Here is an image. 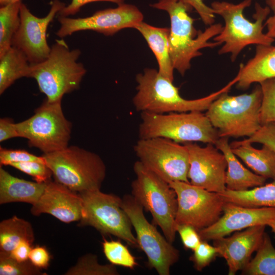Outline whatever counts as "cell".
<instances>
[{"instance_id":"cell-1","label":"cell","mask_w":275,"mask_h":275,"mask_svg":"<svg viewBox=\"0 0 275 275\" xmlns=\"http://www.w3.org/2000/svg\"><path fill=\"white\" fill-rule=\"evenodd\" d=\"M153 8L166 11L170 17V55L174 69L183 76L191 67V60L200 56L204 48H214L219 44L210 40L223 29L221 23H213L204 31H197L195 19L188 14L193 9L179 0H159L150 5Z\"/></svg>"},{"instance_id":"cell-2","label":"cell","mask_w":275,"mask_h":275,"mask_svg":"<svg viewBox=\"0 0 275 275\" xmlns=\"http://www.w3.org/2000/svg\"><path fill=\"white\" fill-rule=\"evenodd\" d=\"M238 79L236 75L220 90L202 98L185 99L179 88L153 68H145L136 75L137 92L132 102L135 109L141 112L167 114L172 112H203L223 93L229 92Z\"/></svg>"},{"instance_id":"cell-3","label":"cell","mask_w":275,"mask_h":275,"mask_svg":"<svg viewBox=\"0 0 275 275\" xmlns=\"http://www.w3.org/2000/svg\"><path fill=\"white\" fill-rule=\"evenodd\" d=\"M252 2V0H243L235 4L226 1H214L211 4L214 14L221 16L225 22L222 31L213 40L219 45L223 44L218 54L230 53L232 62L248 45H269L274 41L263 32V22L271 10L268 6L262 7L256 3L253 16L255 21H251L245 17L243 11L251 5Z\"/></svg>"},{"instance_id":"cell-4","label":"cell","mask_w":275,"mask_h":275,"mask_svg":"<svg viewBox=\"0 0 275 275\" xmlns=\"http://www.w3.org/2000/svg\"><path fill=\"white\" fill-rule=\"evenodd\" d=\"M80 54L79 49L70 50L63 39L56 40L44 61L31 64L29 77L36 80L47 101H62L65 94L79 89L87 72L77 61Z\"/></svg>"},{"instance_id":"cell-5","label":"cell","mask_w":275,"mask_h":275,"mask_svg":"<svg viewBox=\"0 0 275 275\" xmlns=\"http://www.w3.org/2000/svg\"><path fill=\"white\" fill-rule=\"evenodd\" d=\"M228 92L223 93L210 104L206 116L219 138L252 136L261 126L262 93L260 85L250 93L233 96Z\"/></svg>"},{"instance_id":"cell-6","label":"cell","mask_w":275,"mask_h":275,"mask_svg":"<svg viewBox=\"0 0 275 275\" xmlns=\"http://www.w3.org/2000/svg\"><path fill=\"white\" fill-rule=\"evenodd\" d=\"M54 181L77 193L100 189L106 176L105 164L97 154L70 146L43 154Z\"/></svg>"},{"instance_id":"cell-7","label":"cell","mask_w":275,"mask_h":275,"mask_svg":"<svg viewBox=\"0 0 275 275\" xmlns=\"http://www.w3.org/2000/svg\"><path fill=\"white\" fill-rule=\"evenodd\" d=\"M135 178L131 183V195L146 211L155 225L161 229L171 243L175 241L177 198L169 183L138 160L133 165Z\"/></svg>"},{"instance_id":"cell-8","label":"cell","mask_w":275,"mask_h":275,"mask_svg":"<svg viewBox=\"0 0 275 275\" xmlns=\"http://www.w3.org/2000/svg\"><path fill=\"white\" fill-rule=\"evenodd\" d=\"M202 112H141L139 139L163 138L179 143L200 142L214 144L219 138L218 131Z\"/></svg>"},{"instance_id":"cell-9","label":"cell","mask_w":275,"mask_h":275,"mask_svg":"<svg viewBox=\"0 0 275 275\" xmlns=\"http://www.w3.org/2000/svg\"><path fill=\"white\" fill-rule=\"evenodd\" d=\"M61 101L45 100L33 116L15 123L19 138L26 139L30 147L39 149L43 154L68 146L72 123L63 113Z\"/></svg>"},{"instance_id":"cell-10","label":"cell","mask_w":275,"mask_h":275,"mask_svg":"<svg viewBox=\"0 0 275 275\" xmlns=\"http://www.w3.org/2000/svg\"><path fill=\"white\" fill-rule=\"evenodd\" d=\"M83 205L80 226H91L102 235H112L134 248L139 245L132 231V226L122 206V198L100 189L79 193Z\"/></svg>"},{"instance_id":"cell-11","label":"cell","mask_w":275,"mask_h":275,"mask_svg":"<svg viewBox=\"0 0 275 275\" xmlns=\"http://www.w3.org/2000/svg\"><path fill=\"white\" fill-rule=\"evenodd\" d=\"M122 206L135 232L139 248L147 256L149 267L159 275H170L171 267L179 260V250L148 221L143 207L132 195L123 197Z\"/></svg>"},{"instance_id":"cell-12","label":"cell","mask_w":275,"mask_h":275,"mask_svg":"<svg viewBox=\"0 0 275 275\" xmlns=\"http://www.w3.org/2000/svg\"><path fill=\"white\" fill-rule=\"evenodd\" d=\"M133 150L144 166L168 183H189V154L184 144L163 138L139 139Z\"/></svg>"},{"instance_id":"cell-13","label":"cell","mask_w":275,"mask_h":275,"mask_svg":"<svg viewBox=\"0 0 275 275\" xmlns=\"http://www.w3.org/2000/svg\"><path fill=\"white\" fill-rule=\"evenodd\" d=\"M169 184L177 198L176 225H189L199 232L213 224L221 216L225 201L219 193L183 181H173Z\"/></svg>"},{"instance_id":"cell-14","label":"cell","mask_w":275,"mask_h":275,"mask_svg":"<svg viewBox=\"0 0 275 275\" xmlns=\"http://www.w3.org/2000/svg\"><path fill=\"white\" fill-rule=\"evenodd\" d=\"M143 18V13L137 7L123 3L115 8L97 11L87 17L58 16L61 26L56 34L63 38L78 31L90 30L112 36L122 29L134 28Z\"/></svg>"},{"instance_id":"cell-15","label":"cell","mask_w":275,"mask_h":275,"mask_svg":"<svg viewBox=\"0 0 275 275\" xmlns=\"http://www.w3.org/2000/svg\"><path fill=\"white\" fill-rule=\"evenodd\" d=\"M65 6V4L60 0H53L47 15L43 17H38L21 2L20 23L13 36L12 46L24 53L30 64L40 63L49 56L51 47L47 41V28L55 16Z\"/></svg>"},{"instance_id":"cell-16","label":"cell","mask_w":275,"mask_h":275,"mask_svg":"<svg viewBox=\"0 0 275 275\" xmlns=\"http://www.w3.org/2000/svg\"><path fill=\"white\" fill-rule=\"evenodd\" d=\"M189 154L187 177L189 183L209 191L222 193L225 183L227 163L224 154L214 144L201 147L197 143H184Z\"/></svg>"},{"instance_id":"cell-17","label":"cell","mask_w":275,"mask_h":275,"mask_svg":"<svg viewBox=\"0 0 275 275\" xmlns=\"http://www.w3.org/2000/svg\"><path fill=\"white\" fill-rule=\"evenodd\" d=\"M223 214L212 225L199 231L202 240H214L275 219V208L244 207L225 202Z\"/></svg>"},{"instance_id":"cell-18","label":"cell","mask_w":275,"mask_h":275,"mask_svg":"<svg viewBox=\"0 0 275 275\" xmlns=\"http://www.w3.org/2000/svg\"><path fill=\"white\" fill-rule=\"evenodd\" d=\"M265 227L264 225L252 226L242 231H236L231 236L213 240L218 257L226 261L229 275L235 274L248 264L262 241Z\"/></svg>"},{"instance_id":"cell-19","label":"cell","mask_w":275,"mask_h":275,"mask_svg":"<svg viewBox=\"0 0 275 275\" xmlns=\"http://www.w3.org/2000/svg\"><path fill=\"white\" fill-rule=\"evenodd\" d=\"M82 210V200L79 193L56 181H50L37 202L32 205L31 213L34 216L47 213L62 222L69 223L79 221Z\"/></svg>"},{"instance_id":"cell-20","label":"cell","mask_w":275,"mask_h":275,"mask_svg":"<svg viewBox=\"0 0 275 275\" xmlns=\"http://www.w3.org/2000/svg\"><path fill=\"white\" fill-rule=\"evenodd\" d=\"M237 75L236 87L243 90L252 84L275 78V46L257 45L254 56L245 64H240Z\"/></svg>"},{"instance_id":"cell-21","label":"cell","mask_w":275,"mask_h":275,"mask_svg":"<svg viewBox=\"0 0 275 275\" xmlns=\"http://www.w3.org/2000/svg\"><path fill=\"white\" fill-rule=\"evenodd\" d=\"M214 145L224 154L227 161L226 189L244 191L265 184V178L251 172L239 161L231 150L228 138H219Z\"/></svg>"},{"instance_id":"cell-22","label":"cell","mask_w":275,"mask_h":275,"mask_svg":"<svg viewBox=\"0 0 275 275\" xmlns=\"http://www.w3.org/2000/svg\"><path fill=\"white\" fill-rule=\"evenodd\" d=\"M47 183L32 182L13 176L0 167V204L12 202L36 204Z\"/></svg>"},{"instance_id":"cell-23","label":"cell","mask_w":275,"mask_h":275,"mask_svg":"<svg viewBox=\"0 0 275 275\" xmlns=\"http://www.w3.org/2000/svg\"><path fill=\"white\" fill-rule=\"evenodd\" d=\"M134 29L142 34L154 54L159 73L173 82L174 68L169 51L170 28L155 27L142 21Z\"/></svg>"},{"instance_id":"cell-24","label":"cell","mask_w":275,"mask_h":275,"mask_svg":"<svg viewBox=\"0 0 275 275\" xmlns=\"http://www.w3.org/2000/svg\"><path fill=\"white\" fill-rule=\"evenodd\" d=\"M231 150L253 171L266 179H275V152L267 146L257 149L243 140L230 144Z\"/></svg>"},{"instance_id":"cell-25","label":"cell","mask_w":275,"mask_h":275,"mask_svg":"<svg viewBox=\"0 0 275 275\" xmlns=\"http://www.w3.org/2000/svg\"><path fill=\"white\" fill-rule=\"evenodd\" d=\"M219 194L225 202L242 206L275 208V179L269 183L246 190L226 189Z\"/></svg>"},{"instance_id":"cell-26","label":"cell","mask_w":275,"mask_h":275,"mask_svg":"<svg viewBox=\"0 0 275 275\" xmlns=\"http://www.w3.org/2000/svg\"><path fill=\"white\" fill-rule=\"evenodd\" d=\"M30 66L24 53L13 46L0 57V94L16 80L29 77Z\"/></svg>"},{"instance_id":"cell-27","label":"cell","mask_w":275,"mask_h":275,"mask_svg":"<svg viewBox=\"0 0 275 275\" xmlns=\"http://www.w3.org/2000/svg\"><path fill=\"white\" fill-rule=\"evenodd\" d=\"M35 235L31 223L14 215L0 223V252L10 254L21 241L32 244Z\"/></svg>"},{"instance_id":"cell-28","label":"cell","mask_w":275,"mask_h":275,"mask_svg":"<svg viewBox=\"0 0 275 275\" xmlns=\"http://www.w3.org/2000/svg\"><path fill=\"white\" fill-rule=\"evenodd\" d=\"M254 258L242 270V274L275 275V248L265 233Z\"/></svg>"},{"instance_id":"cell-29","label":"cell","mask_w":275,"mask_h":275,"mask_svg":"<svg viewBox=\"0 0 275 275\" xmlns=\"http://www.w3.org/2000/svg\"><path fill=\"white\" fill-rule=\"evenodd\" d=\"M21 1L1 6L0 57L11 47L14 35L20 23V6Z\"/></svg>"},{"instance_id":"cell-30","label":"cell","mask_w":275,"mask_h":275,"mask_svg":"<svg viewBox=\"0 0 275 275\" xmlns=\"http://www.w3.org/2000/svg\"><path fill=\"white\" fill-rule=\"evenodd\" d=\"M65 275H118L115 265L100 264L96 255L89 253L78 258L76 263Z\"/></svg>"},{"instance_id":"cell-31","label":"cell","mask_w":275,"mask_h":275,"mask_svg":"<svg viewBox=\"0 0 275 275\" xmlns=\"http://www.w3.org/2000/svg\"><path fill=\"white\" fill-rule=\"evenodd\" d=\"M102 245L103 253L111 264L130 269H134L138 265L135 258L121 241L103 239Z\"/></svg>"},{"instance_id":"cell-32","label":"cell","mask_w":275,"mask_h":275,"mask_svg":"<svg viewBox=\"0 0 275 275\" xmlns=\"http://www.w3.org/2000/svg\"><path fill=\"white\" fill-rule=\"evenodd\" d=\"M262 93L260 111L261 126L275 122V78L264 80L259 84Z\"/></svg>"},{"instance_id":"cell-33","label":"cell","mask_w":275,"mask_h":275,"mask_svg":"<svg viewBox=\"0 0 275 275\" xmlns=\"http://www.w3.org/2000/svg\"><path fill=\"white\" fill-rule=\"evenodd\" d=\"M42 275L41 269L30 260L20 262L10 255L0 252V275Z\"/></svg>"},{"instance_id":"cell-34","label":"cell","mask_w":275,"mask_h":275,"mask_svg":"<svg viewBox=\"0 0 275 275\" xmlns=\"http://www.w3.org/2000/svg\"><path fill=\"white\" fill-rule=\"evenodd\" d=\"M31 176L39 183H48L52 173L45 161H32L12 163L9 165Z\"/></svg>"},{"instance_id":"cell-35","label":"cell","mask_w":275,"mask_h":275,"mask_svg":"<svg viewBox=\"0 0 275 275\" xmlns=\"http://www.w3.org/2000/svg\"><path fill=\"white\" fill-rule=\"evenodd\" d=\"M193 252L189 259L193 263L194 268L199 271L209 265L218 257L216 248L205 240H202Z\"/></svg>"},{"instance_id":"cell-36","label":"cell","mask_w":275,"mask_h":275,"mask_svg":"<svg viewBox=\"0 0 275 275\" xmlns=\"http://www.w3.org/2000/svg\"><path fill=\"white\" fill-rule=\"evenodd\" d=\"M32 161H44V160L42 156H36L25 150L0 147L1 166H9L15 162Z\"/></svg>"},{"instance_id":"cell-37","label":"cell","mask_w":275,"mask_h":275,"mask_svg":"<svg viewBox=\"0 0 275 275\" xmlns=\"http://www.w3.org/2000/svg\"><path fill=\"white\" fill-rule=\"evenodd\" d=\"M243 141L267 146L275 152V122L262 125L254 134Z\"/></svg>"},{"instance_id":"cell-38","label":"cell","mask_w":275,"mask_h":275,"mask_svg":"<svg viewBox=\"0 0 275 275\" xmlns=\"http://www.w3.org/2000/svg\"><path fill=\"white\" fill-rule=\"evenodd\" d=\"M176 230L185 249L193 251L202 241L199 232L191 226L176 224Z\"/></svg>"},{"instance_id":"cell-39","label":"cell","mask_w":275,"mask_h":275,"mask_svg":"<svg viewBox=\"0 0 275 275\" xmlns=\"http://www.w3.org/2000/svg\"><path fill=\"white\" fill-rule=\"evenodd\" d=\"M194 9L206 25L214 23L215 14L211 7L206 5L203 0H179Z\"/></svg>"},{"instance_id":"cell-40","label":"cell","mask_w":275,"mask_h":275,"mask_svg":"<svg viewBox=\"0 0 275 275\" xmlns=\"http://www.w3.org/2000/svg\"><path fill=\"white\" fill-rule=\"evenodd\" d=\"M29 258L37 268L40 269H46L49 264L50 256L46 248L37 246L31 249Z\"/></svg>"},{"instance_id":"cell-41","label":"cell","mask_w":275,"mask_h":275,"mask_svg":"<svg viewBox=\"0 0 275 275\" xmlns=\"http://www.w3.org/2000/svg\"><path fill=\"white\" fill-rule=\"evenodd\" d=\"M109 2L120 5L124 3V0H71V3L65 6L58 14V16L68 17L78 12L85 5L96 2Z\"/></svg>"},{"instance_id":"cell-42","label":"cell","mask_w":275,"mask_h":275,"mask_svg":"<svg viewBox=\"0 0 275 275\" xmlns=\"http://www.w3.org/2000/svg\"><path fill=\"white\" fill-rule=\"evenodd\" d=\"M19 138L17 131L15 123L10 118H2L0 119V142H3L15 138Z\"/></svg>"},{"instance_id":"cell-43","label":"cell","mask_w":275,"mask_h":275,"mask_svg":"<svg viewBox=\"0 0 275 275\" xmlns=\"http://www.w3.org/2000/svg\"><path fill=\"white\" fill-rule=\"evenodd\" d=\"M32 244L28 241H21L9 255L12 258L20 262L28 260L30 251L32 249Z\"/></svg>"},{"instance_id":"cell-44","label":"cell","mask_w":275,"mask_h":275,"mask_svg":"<svg viewBox=\"0 0 275 275\" xmlns=\"http://www.w3.org/2000/svg\"><path fill=\"white\" fill-rule=\"evenodd\" d=\"M273 11V14L266 19L264 25L267 28L266 34L275 39V10Z\"/></svg>"},{"instance_id":"cell-45","label":"cell","mask_w":275,"mask_h":275,"mask_svg":"<svg viewBox=\"0 0 275 275\" xmlns=\"http://www.w3.org/2000/svg\"><path fill=\"white\" fill-rule=\"evenodd\" d=\"M20 1H21V0H0V5L1 6H6Z\"/></svg>"},{"instance_id":"cell-46","label":"cell","mask_w":275,"mask_h":275,"mask_svg":"<svg viewBox=\"0 0 275 275\" xmlns=\"http://www.w3.org/2000/svg\"><path fill=\"white\" fill-rule=\"evenodd\" d=\"M268 6L271 10L274 11L275 10V0H265Z\"/></svg>"},{"instance_id":"cell-47","label":"cell","mask_w":275,"mask_h":275,"mask_svg":"<svg viewBox=\"0 0 275 275\" xmlns=\"http://www.w3.org/2000/svg\"><path fill=\"white\" fill-rule=\"evenodd\" d=\"M267 226L270 227L272 232L275 235V219L270 221L267 225Z\"/></svg>"}]
</instances>
